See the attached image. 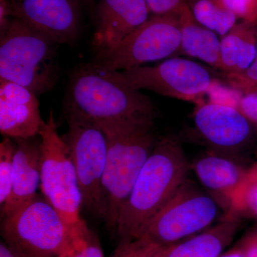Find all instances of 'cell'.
<instances>
[{"label": "cell", "instance_id": "obj_1", "mask_svg": "<svg viewBox=\"0 0 257 257\" xmlns=\"http://www.w3.org/2000/svg\"><path fill=\"white\" fill-rule=\"evenodd\" d=\"M64 111L66 119L90 123L101 130L154 121L155 114L148 96L125 82L118 72L95 62L80 64L72 71Z\"/></svg>", "mask_w": 257, "mask_h": 257}, {"label": "cell", "instance_id": "obj_2", "mask_svg": "<svg viewBox=\"0 0 257 257\" xmlns=\"http://www.w3.org/2000/svg\"><path fill=\"white\" fill-rule=\"evenodd\" d=\"M189 165L175 137L159 139L120 211L115 233L120 241L137 239L187 179Z\"/></svg>", "mask_w": 257, "mask_h": 257}, {"label": "cell", "instance_id": "obj_3", "mask_svg": "<svg viewBox=\"0 0 257 257\" xmlns=\"http://www.w3.org/2000/svg\"><path fill=\"white\" fill-rule=\"evenodd\" d=\"M153 127L154 121H147L102 130L107 139V156L101 181L104 220L112 231L144 165L158 141Z\"/></svg>", "mask_w": 257, "mask_h": 257}, {"label": "cell", "instance_id": "obj_4", "mask_svg": "<svg viewBox=\"0 0 257 257\" xmlns=\"http://www.w3.org/2000/svg\"><path fill=\"white\" fill-rule=\"evenodd\" d=\"M0 32V79L37 96L52 90L60 77L59 44L16 18L10 19Z\"/></svg>", "mask_w": 257, "mask_h": 257}, {"label": "cell", "instance_id": "obj_5", "mask_svg": "<svg viewBox=\"0 0 257 257\" xmlns=\"http://www.w3.org/2000/svg\"><path fill=\"white\" fill-rule=\"evenodd\" d=\"M86 224L74 228L38 194L3 218L4 241L22 257H60L72 247L74 237Z\"/></svg>", "mask_w": 257, "mask_h": 257}, {"label": "cell", "instance_id": "obj_6", "mask_svg": "<svg viewBox=\"0 0 257 257\" xmlns=\"http://www.w3.org/2000/svg\"><path fill=\"white\" fill-rule=\"evenodd\" d=\"M41 140V189L44 198L67 224L77 228L85 223L80 216L82 197L68 146L58 133L51 111L39 133Z\"/></svg>", "mask_w": 257, "mask_h": 257}, {"label": "cell", "instance_id": "obj_7", "mask_svg": "<svg viewBox=\"0 0 257 257\" xmlns=\"http://www.w3.org/2000/svg\"><path fill=\"white\" fill-rule=\"evenodd\" d=\"M180 16L150 18L111 50L96 55L94 62L107 70L121 72L180 52Z\"/></svg>", "mask_w": 257, "mask_h": 257}, {"label": "cell", "instance_id": "obj_8", "mask_svg": "<svg viewBox=\"0 0 257 257\" xmlns=\"http://www.w3.org/2000/svg\"><path fill=\"white\" fill-rule=\"evenodd\" d=\"M217 213L216 201L187 179L147 224L140 237L165 246L205 229Z\"/></svg>", "mask_w": 257, "mask_h": 257}, {"label": "cell", "instance_id": "obj_9", "mask_svg": "<svg viewBox=\"0 0 257 257\" xmlns=\"http://www.w3.org/2000/svg\"><path fill=\"white\" fill-rule=\"evenodd\" d=\"M68 131L62 138L73 162L82 205L94 215L104 219L101 181L107 156V139L95 125L67 119Z\"/></svg>", "mask_w": 257, "mask_h": 257}, {"label": "cell", "instance_id": "obj_10", "mask_svg": "<svg viewBox=\"0 0 257 257\" xmlns=\"http://www.w3.org/2000/svg\"><path fill=\"white\" fill-rule=\"evenodd\" d=\"M132 87L184 101H196L210 89L211 72L201 64L172 57L155 66H140L118 72Z\"/></svg>", "mask_w": 257, "mask_h": 257}, {"label": "cell", "instance_id": "obj_11", "mask_svg": "<svg viewBox=\"0 0 257 257\" xmlns=\"http://www.w3.org/2000/svg\"><path fill=\"white\" fill-rule=\"evenodd\" d=\"M9 14L59 45L72 43L78 35L77 0H10Z\"/></svg>", "mask_w": 257, "mask_h": 257}, {"label": "cell", "instance_id": "obj_12", "mask_svg": "<svg viewBox=\"0 0 257 257\" xmlns=\"http://www.w3.org/2000/svg\"><path fill=\"white\" fill-rule=\"evenodd\" d=\"M194 124L202 138L216 148L234 151L248 143L253 125L238 108L210 101L199 104Z\"/></svg>", "mask_w": 257, "mask_h": 257}, {"label": "cell", "instance_id": "obj_13", "mask_svg": "<svg viewBox=\"0 0 257 257\" xmlns=\"http://www.w3.org/2000/svg\"><path fill=\"white\" fill-rule=\"evenodd\" d=\"M145 0H100L92 46L96 55L114 48L150 18Z\"/></svg>", "mask_w": 257, "mask_h": 257}, {"label": "cell", "instance_id": "obj_14", "mask_svg": "<svg viewBox=\"0 0 257 257\" xmlns=\"http://www.w3.org/2000/svg\"><path fill=\"white\" fill-rule=\"evenodd\" d=\"M43 121L36 94L16 83L0 79V133L3 136L35 138Z\"/></svg>", "mask_w": 257, "mask_h": 257}, {"label": "cell", "instance_id": "obj_15", "mask_svg": "<svg viewBox=\"0 0 257 257\" xmlns=\"http://www.w3.org/2000/svg\"><path fill=\"white\" fill-rule=\"evenodd\" d=\"M13 178L11 194L1 207V216L13 214L37 195L41 182L42 150L40 136L13 139Z\"/></svg>", "mask_w": 257, "mask_h": 257}, {"label": "cell", "instance_id": "obj_16", "mask_svg": "<svg viewBox=\"0 0 257 257\" xmlns=\"http://www.w3.org/2000/svg\"><path fill=\"white\" fill-rule=\"evenodd\" d=\"M194 170L205 188L224 199L228 211L239 214L238 208L246 169L226 157L209 154L194 163Z\"/></svg>", "mask_w": 257, "mask_h": 257}, {"label": "cell", "instance_id": "obj_17", "mask_svg": "<svg viewBox=\"0 0 257 257\" xmlns=\"http://www.w3.org/2000/svg\"><path fill=\"white\" fill-rule=\"evenodd\" d=\"M253 23L236 24L221 40L222 70L231 75L243 73L256 54V29Z\"/></svg>", "mask_w": 257, "mask_h": 257}, {"label": "cell", "instance_id": "obj_18", "mask_svg": "<svg viewBox=\"0 0 257 257\" xmlns=\"http://www.w3.org/2000/svg\"><path fill=\"white\" fill-rule=\"evenodd\" d=\"M239 214L228 211L212 229L168 247L165 257H219L239 224Z\"/></svg>", "mask_w": 257, "mask_h": 257}, {"label": "cell", "instance_id": "obj_19", "mask_svg": "<svg viewBox=\"0 0 257 257\" xmlns=\"http://www.w3.org/2000/svg\"><path fill=\"white\" fill-rule=\"evenodd\" d=\"M180 20V52L222 70L221 41L215 32L199 25L194 20L192 10L182 15Z\"/></svg>", "mask_w": 257, "mask_h": 257}, {"label": "cell", "instance_id": "obj_20", "mask_svg": "<svg viewBox=\"0 0 257 257\" xmlns=\"http://www.w3.org/2000/svg\"><path fill=\"white\" fill-rule=\"evenodd\" d=\"M191 10L199 25L222 37L236 25V17L216 0H196Z\"/></svg>", "mask_w": 257, "mask_h": 257}, {"label": "cell", "instance_id": "obj_21", "mask_svg": "<svg viewBox=\"0 0 257 257\" xmlns=\"http://www.w3.org/2000/svg\"><path fill=\"white\" fill-rule=\"evenodd\" d=\"M167 248L145 237L122 240L109 257H165Z\"/></svg>", "mask_w": 257, "mask_h": 257}, {"label": "cell", "instance_id": "obj_22", "mask_svg": "<svg viewBox=\"0 0 257 257\" xmlns=\"http://www.w3.org/2000/svg\"><path fill=\"white\" fill-rule=\"evenodd\" d=\"M13 139L5 137L0 144V205L4 206L9 199L13 187V157L15 152Z\"/></svg>", "mask_w": 257, "mask_h": 257}, {"label": "cell", "instance_id": "obj_23", "mask_svg": "<svg viewBox=\"0 0 257 257\" xmlns=\"http://www.w3.org/2000/svg\"><path fill=\"white\" fill-rule=\"evenodd\" d=\"M60 257H104L100 241L87 225L74 237L72 247Z\"/></svg>", "mask_w": 257, "mask_h": 257}, {"label": "cell", "instance_id": "obj_24", "mask_svg": "<svg viewBox=\"0 0 257 257\" xmlns=\"http://www.w3.org/2000/svg\"><path fill=\"white\" fill-rule=\"evenodd\" d=\"M238 213H246L257 219V162L246 169Z\"/></svg>", "mask_w": 257, "mask_h": 257}, {"label": "cell", "instance_id": "obj_25", "mask_svg": "<svg viewBox=\"0 0 257 257\" xmlns=\"http://www.w3.org/2000/svg\"><path fill=\"white\" fill-rule=\"evenodd\" d=\"M150 13L155 15L182 16L190 11L188 0H145Z\"/></svg>", "mask_w": 257, "mask_h": 257}, {"label": "cell", "instance_id": "obj_26", "mask_svg": "<svg viewBox=\"0 0 257 257\" xmlns=\"http://www.w3.org/2000/svg\"><path fill=\"white\" fill-rule=\"evenodd\" d=\"M243 22L253 23L257 20V0H216Z\"/></svg>", "mask_w": 257, "mask_h": 257}, {"label": "cell", "instance_id": "obj_27", "mask_svg": "<svg viewBox=\"0 0 257 257\" xmlns=\"http://www.w3.org/2000/svg\"><path fill=\"white\" fill-rule=\"evenodd\" d=\"M243 90L245 93L239 98L237 108L257 128V87L252 86Z\"/></svg>", "mask_w": 257, "mask_h": 257}, {"label": "cell", "instance_id": "obj_28", "mask_svg": "<svg viewBox=\"0 0 257 257\" xmlns=\"http://www.w3.org/2000/svg\"><path fill=\"white\" fill-rule=\"evenodd\" d=\"M230 78L234 79V82L241 89L256 86L257 87V29H256V54L252 63L243 73L238 75L229 74Z\"/></svg>", "mask_w": 257, "mask_h": 257}, {"label": "cell", "instance_id": "obj_29", "mask_svg": "<svg viewBox=\"0 0 257 257\" xmlns=\"http://www.w3.org/2000/svg\"><path fill=\"white\" fill-rule=\"evenodd\" d=\"M243 253L244 257H257V230L248 238Z\"/></svg>", "mask_w": 257, "mask_h": 257}, {"label": "cell", "instance_id": "obj_30", "mask_svg": "<svg viewBox=\"0 0 257 257\" xmlns=\"http://www.w3.org/2000/svg\"><path fill=\"white\" fill-rule=\"evenodd\" d=\"M10 0H0V30H3L10 20Z\"/></svg>", "mask_w": 257, "mask_h": 257}, {"label": "cell", "instance_id": "obj_31", "mask_svg": "<svg viewBox=\"0 0 257 257\" xmlns=\"http://www.w3.org/2000/svg\"><path fill=\"white\" fill-rule=\"evenodd\" d=\"M0 257H22L15 251L13 248H10L5 241H1L0 243Z\"/></svg>", "mask_w": 257, "mask_h": 257}, {"label": "cell", "instance_id": "obj_32", "mask_svg": "<svg viewBox=\"0 0 257 257\" xmlns=\"http://www.w3.org/2000/svg\"><path fill=\"white\" fill-rule=\"evenodd\" d=\"M221 257H244V256H243V253L241 252V251H232V252L226 253V254L224 255V256H221Z\"/></svg>", "mask_w": 257, "mask_h": 257}]
</instances>
